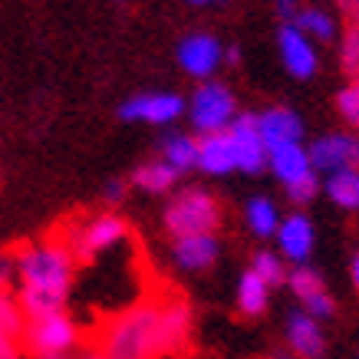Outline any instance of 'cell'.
I'll list each match as a JSON object with an SVG mask.
<instances>
[{"label":"cell","instance_id":"9c48e42d","mask_svg":"<svg viewBox=\"0 0 359 359\" xmlns=\"http://www.w3.org/2000/svg\"><path fill=\"white\" fill-rule=\"evenodd\" d=\"M221 63H224V46L211 33H188L185 40L178 43V66L185 69L188 76L201 79V83L215 76Z\"/></svg>","mask_w":359,"mask_h":359},{"label":"cell","instance_id":"5b68a950","mask_svg":"<svg viewBox=\"0 0 359 359\" xmlns=\"http://www.w3.org/2000/svg\"><path fill=\"white\" fill-rule=\"evenodd\" d=\"M79 343L76 323L66 313H50L40 320H27V333H23V346L40 359H60L63 353Z\"/></svg>","mask_w":359,"mask_h":359},{"label":"cell","instance_id":"ac0fdd59","mask_svg":"<svg viewBox=\"0 0 359 359\" xmlns=\"http://www.w3.org/2000/svg\"><path fill=\"white\" fill-rule=\"evenodd\" d=\"M198 168L205 175H231L238 168V155L231 145L228 132H211V135H198Z\"/></svg>","mask_w":359,"mask_h":359},{"label":"cell","instance_id":"8fae6325","mask_svg":"<svg viewBox=\"0 0 359 359\" xmlns=\"http://www.w3.org/2000/svg\"><path fill=\"white\" fill-rule=\"evenodd\" d=\"M277 50H280V60H283V69L290 73L294 79H310L316 76V46L310 36L297 30L294 23H280L277 30Z\"/></svg>","mask_w":359,"mask_h":359},{"label":"cell","instance_id":"484cf974","mask_svg":"<svg viewBox=\"0 0 359 359\" xmlns=\"http://www.w3.org/2000/svg\"><path fill=\"white\" fill-rule=\"evenodd\" d=\"M27 333V313H23V306L17 297L11 294H0V339H23Z\"/></svg>","mask_w":359,"mask_h":359},{"label":"cell","instance_id":"8992f818","mask_svg":"<svg viewBox=\"0 0 359 359\" xmlns=\"http://www.w3.org/2000/svg\"><path fill=\"white\" fill-rule=\"evenodd\" d=\"M126 238H129V224H126L119 215L106 211V215L89 218L86 224L73 234L69 250H73V257H79V261H93L99 254H109L112 248H119Z\"/></svg>","mask_w":359,"mask_h":359},{"label":"cell","instance_id":"e0dca14e","mask_svg":"<svg viewBox=\"0 0 359 359\" xmlns=\"http://www.w3.org/2000/svg\"><path fill=\"white\" fill-rule=\"evenodd\" d=\"M218 238L215 234H188V238H175L172 244V257L182 271H208L211 264L218 261Z\"/></svg>","mask_w":359,"mask_h":359},{"label":"cell","instance_id":"277c9868","mask_svg":"<svg viewBox=\"0 0 359 359\" xmlns=\"http://www.w3.org/2000/svg\"><path fill=\"white\" fill-rule=\"evenodd\" d=\"M188 119L195 126L198 135H211V132H228L231 122L238 119V102L224 83L208 79L191 93L188 99Z\"/></svg>","mask_w":359,"mask_h":359},{"label":"cell","instance_id":"44dd1931","mask_svg":"<svg viewBox=\"0 0 359 359\" xmlns=\"http://www.w3.org/2000/svg\"><path fill=\"white\" fill-rule=\"evenodd\" d=\"M162 162H168L178 175L198 168V139L185 132H168L162 139Z\"/></svg>","mask_w":359,"mask_h":359},{"label":"cell","instance_id":"83f0119b","mask_svg":"<svg viewBox=\"0 0 359 359\" xmlns=\"http://www.w3.org/2000/svg\"><path fill=\"white\" fill-rule=\"evenodd\" d=\"M339 66L349 76V83H359V27H349L343 33V43H339Z\"/></svg>","mask_w":359,"mask_h":359},{"label":"cell","instance_id":"836d02e7","mask_svg":"<svg viewBox=\"0 0 359 359\" xmlns=\"http://www.w3.org/2000/svg\"><path fill=\"white\" fill-rule=\"evenodd\" d=\"M102 195H106V201H112V205H119L122 195H126V185H122V182H109Z\"/></svg>","mask_w":359,"mask_h":359},{"label":"cell","instance_id":"ffe728a7","mask_svg":"<svg viewBox=\"0 0 359 359\" xmlns=\"http://www.w3.org/2000/svg\"><path fill=\"white\" fill-rule=\"evenodd\" d=\"M244 221H248V228L254 238H277V228H280V211L273 205L271 198H250L248 208H244Z\"/></svg>","mask_w":359,"mask_h":359},{"label":"cell","instance_id":"30bf717a","mask_svg":"<svg viewBox=\"0 0 359 359\" xmlns=\"http://www.w3.org/2000/svg\"><path fill=\"white\" fill-rule=\"evenodd\" d=\"M231 145H234V155H238V168L248 175H257L267 168V158H271V152H267V145H264L261 132H257V116H250V112H244V116H238V119L231 122Z\"/></svg>","mask_w":359,"mask_h":359},{"label":"cell","instance_id":"ab89813d","mask_svg":"<svg viewBox=\"0 0 359 359\" xmlns=\"http://www.w3.org/2000/svg\"><path fill=\"white\" fill-rule=\"evenodd\" d=\"M188 4H211V0H188Z\"/></svg>","mask_w":359,"mask_h":359},{"label":"cell","instance_id":"74e56055","mask_svg":"<svg viewBox=\"0 0 359 359\" xmlns=\"http://www.w3.org/2000/svg\"><path fill=\"white\" fill-rule=\"evenodd\" d=\"M83 359H106V353H99V349H93V353H86Z\"/></svg>","mask_w":359,"mask_h":359},{"label":"cell","instance_id":"4dcf8cb0","mask_svg":"<svg viewBox=\"0 0 359 359\" xmlns=\"http://www.w3.org/2000/svg\"><path fill=\"white\" fill-rule=\"evenodd\" d=\"M13 277H17V264H13V257L0 254V294H7V287H11Z\"/></svg>","mask_w":359,"mask_h":359},{"label":"cell","instance_id":"7402d4cb","mask_svg":"<svg viewBox=\"0 0 359 359\" xmlns=\"http://www.w3.org/2000/svg\"><path fill=\"white\" fill-rule=\"evenodd\" d=\"M267 304H271V287L248 267L238 280V310L244 316H261Z\"/></svg>","mask_w":359,"mask_h":359},{"label":"cell","instance_id":"1f68e13d","mask_svg":"<svg viewBox=\"0 0 359 359\" xmlns=\"http://www.w3.org/2000/svg\"><path fill=\"white\" fill-rule=\"evenodd\" d=\"M273 11H277V17L283 23H294L297 13H300V4L297 0H273Z\"/></svg>","mask_w":359,"mask_h":359},{"label":"cell","instance_id":"6da1fadb","mask_svg":"<svg viewBox=\"0 0 359 359\" xmlns=\"http://www.w3.org/2000/svg\"><path fill=\"white\" fill-rule=\"evenodd\" d=\"M17 280H20V300L27 320H40L50 313H63V304L73 290L76 277V257L69 244L46 241V244H27L20 254H13Z\"/></svg>","mask_w":359,"mask_h":359},{"label":"cell","instance_id":"7a4b0ae2","mask_svg":"<svg viewBox=\"0 0 359 359\" xmlns=\"http://www.w3.org/2000/svg\"><path fill=\"white\" fill-rule=\"evenodd\" d=\"M158 313L162 300H139L102 327L99 353L106 359H158Z\"/></svg>","mask_w":359,"mask_h":359},{"label":"cell","instance_id":"3957f363","mask_svg":"<svg viewBox=\"0 0 359 359\" xmlns=\"http://www.w3.org/2000/svg\"><path fill=\"white\" fill-rule=\"evenodd\" d=\"M165 231L172 238H188V234H215L221 228V205L218 198L205 188H185L172 198L165 208Z\"/></svg>","mask_w":359,"mask_h":359},{"label":"cell","instance_id":"ba28073f","mask_svg":"<svg viewBox=\"0 0 359 359\" xmlns=\"http://www.w3.org/2000/svg\"><path fill=\"white\" fill-rule=\"evenodd\" d=\"M185 112V99L178 93H142L119 106V119L149 122V126H168Z\"/></svg>","mask_w":359,"mask_h":359},{"label":"cell","instance_id":"603a6c76","mask_svg":"<svg viewBox=\"0 0 359 359\" xmlns=\"http://www.w3.org/2000/svg\"><path fill=\"white\" fill-rule=\"evenodd\" d=\"M323 191L337 208L343 211H359V168H346V172L327 175Z\"/></svg>","mask_w":359,"mask_h":359},{"label":"cell","instance_id":"4316f807","mask_svg":"<svg viewBox=\"0 0 359 359\" xmlns=\"http://www.w3.org/2000/svg\"><path fill=\"white\" fill-rule=\"evenodd\" d=\"M250 271L257 273L267 287H280V283H287V264H283L280 254H273V250H257L254 254V261H250Z\"/></svg>","mask_w":359,"mask_h":359},{"label":"cell","instance_id":"d6a6232c","mask_svg":"<svg viewBox=\"0 0 359 359\" xmlns=\"http://www.w3.org/2000/svg\"><path fill=\"white\" fill-rule=\"evenodd\" d=\"M337 4H339V11L346 13L349 27H359V0H337Z\"/></svg>","mask_w":359,"mask_h":359},{"label":"cell","instance_id":"5bb4252c","mask_svg":"<svg viewBox=\"0 0 359 359\" xmlns=\"http://www.w3.org/2000/svg\"><path fill=\"white\" fill-rule=\"evenodd\" d=\"M257 132H261L267 152H277L283 145H300L304 139V119L287 106H271L257 116Z\"/></svg>","mask_w":359,"mask_h":359},{"label":"cell","instance_id":"d6986e66","mask_svg":"<svg viewBox=\"0 0 359 359\" xmlns=\"http://www.w3.org/2000/svg\"><path fill=\"white\" fill-rule=\"evenodd\" d=\"M267 168L277 175V182H280L283 188L294 185V182H300V178H306V175L313 172V165H310V149H304V145H283V149L271 152Z\"/></svg>","mask_w":359,"mask_h":359},{"label":"cell","instance_id":"d4e9b609","mask_svg":"<svg viewBox=\"0 0 359 359\" xmlns=\"http://www.w3.org/2000/svg\"><path fill=\"white\" fill-rule=\"evenodd\" d=\"M294 27L304 33V36H310L313 43H330V40L337 36V20H333L327 11H320V7H304V11L297 13Z\"/></svg>","mask_w":359,"mask_h":359},{"label":"cell","instance_id":"f546056e","mask_svg":"<svg viewBox=\"0 0 359 359\" xmlns=\"http://www.w3.org/2000/svg\"><path fill=\"white\" fill-rule=\"evenodd\" d=\"M316 191H320V178H316V172H310L306 178L294 182V185H287V198H290L294 205H306V201H313Z\"/></svg>","mask_w":359,"mask_h":359},{"label":"cell","instance_id":"e575fe53","mask_svg":"<svg viewBox=\"0 0 359 359\" xmlns=\"http://www.w3.org/2000/svg\"><path fill=\"white\" fill-rule=\"evenodd\" d=\"M0 359H17V343H11V339H0Z\"/></svg>","mask_w":359,"mask_h":359},{"label":"cell","instance_id":"f1b7e54d","mask_svg":"<svg viewBox=\"0 0 359 359\" xmlns=\"http://www.w3.org/2000/svg\"><path fill=\"white\" fill-rule=\"evenodd\" d=\"M337 112L343 116L346 126H353L359 132V83H346L337 93Z\"/></svg>","mask_w":359,"mask_h":359},{"label":"cell","instance_id":"2e32d148","mask_svg":"<svg viewBox=\"0 0 359 359\" xmlns=\"http://www.w3.org/2000/svg\"><path fill=\"white\" fill-rule=\"evenodd\" d=\"M287 346L297 359H323L327 353V337L320 320H313L304 310H294L287 316Z\"/></svg>","mask_w":359,"mask_h":359},{"label":"cell","instance_id":"52a82bcc","mask_svg":"<svg viewBox=\"0 0 359 359\" xmlns=\"http://www.w3.org/2000/svg\"><path fill=\"white\" fill-rule=\"evenodd\" d=\"M310 165L316 175H337L359 168V135L356 132H330L310 145Z\"/></svg>","mask_w":359,"mask_h":359},{"label":"cell","instance_id":"7c38bea8","mask_svg":"<svg viewBox=\"0 0 359 359\" xmlns=\"http://www.w3.org/2000/svg\"><path fill=\"white\" fill-rule=\"evenodd\" d=\"M287 283H290V290H294V297L300 300V310L304 313H310L313 320H330L333 316V297H330V290L323 287V277L316 271H310V267H294V271L287 273Z\"/></svg>","mask_w":359,"mask_h":359},{"label":"cell","instance_id":"4fadbf2b","mask_svg":"<svg viewBox=\"0 0 359 359\" xmlns=\"http://www.w3.org/2000/svg\"><path fill=\"white\" fill-rule=\"evenodd\" d=\"M313 244H316L313 221L306 218L304 211H294V215H287L280 221V228H277V250H280L283 261L304 267L310 261V254H313Z\"/></svg>","mask_w":359,"mask_h":359},{"label":"cell","instance_id":"d590c367","mask_svg":"<svg viewBox=\"0 0 359 359\" xmlns=\"http://www.w3.org/2000/svg\"><path fill=\"white\" fill-rule=\"evenodd\" d=\"M224 60H228V63H241V50H238V46L224 50Z\"/></svg>","mask_w":359,"mask_h":359},{"label":"cell","instance_id":"cb8c5ba5","mask_svg":"<svg viewBox=\"0 0 359 359\" xmlns=\"http://www.w3.org/2000/svg\"><path fill=\"white\" fill-rule=\"evenodd\" d=\"M132 182L142 188V191H149V195H165V191H172L175 182H178V172H175L168 162H145L135 168L132 175Z\"/></svg>","mask_w":359,"mask_h":359},{"label":"cell","instance_id":"9a60e30c","mask_svg":"<svg viewBox=\"0 0 359 359\" xmlns=\"http://www.w3.org/2000/svg\"><path fill=\"white\" fill-rule=\"evenodd\" d=\"M191 337V306L175 297L165 300L158 313V356H175Z\"/></svg>","mask_w":359,"mask_h":359},{"label":"cell","instance_id":"f35d334b","mask_svg":"<svg viewBox=\"0 0 359 359\" xmlns=\"http://www.w3.org/2000/svg\"><path fill=\"white\" fill-rule=\"evenodd\" d=\"M273 359H297V356H294V353H277Z\"/></svg>","mask_w":359,"mask_h":359},{"label":"cell","instance_id":"8d00e7d4","mask_svg":"<svg viewBox=\"0 0 359 359\" xmlns=\"http://www.w3.org/2000/svg\"><path fill=\"white\" fill-rule=\"evenodd\" d=\"M349 273H353V283H356V290H359V254L353 257V267H349Z\"/></svg>","mask_w":359,"mask_h":359}]
</instances>
